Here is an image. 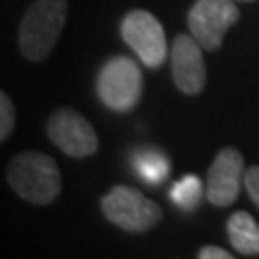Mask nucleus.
Segmentation results:
<instances>
[{"mask_svg": "<svg viewBox=\"0 0 259 259\" xmlns=\"http://www.w3.org/2000/svg\"><path fill=\"white\" fill-rule=\"evenodd\" d=\"M96 93L111 111L127 113L142 96L140 67L127 56H115L102 65L96 79Z\"/></svg>", "mask_w": 259, "mask_h": 259, "instance_id": "20e7f679", "label": "nucleus"}, {"mask_svg": "<svg viewBox=\"0 0 259 259\" xmlns=\"http://www.w3.org/2000/svg\"><path fill=\"white\" fill-rule=\"evenodd\" d=\"M244 185H246V190L253 200V204L259 207V165L250 167L244 173Z\"/></svg>", "mask_w": 259, "mask_h": 259, "instance_id": "4468645a", "label": "nucleus"}, {"mask_svg": "<svg viewBox=\"0 0 259 259\" xmlns=\"http://www.w3.org/2000/svg\"><path fill=\"white\" fill-rule=\"evenodd\" d=\"M204 48L192 35H177L171 47V73L181 93L194 96L205 87Z\"/></svg>", "mask_w": 259, "mask_h": 259, "instance_id": "1a4fd4ad", "label": "nucleus"}, {"mask_svg": "<svg viewBox=\"0 0 259 259\" xmlns=\"http://www.w3.org/2000/svg\"><path fill=\"white\" fill-rule=\"evenodd\" d=\"M48 139L54 142L65 156L83 159L96 154L98 135L94 127L79 111L71 108L56 110L48 119Z\"/></svg>", "mask_w": 259, "mask_h": 259, "instance_id": "0eeeda50", "label": "nucleus"}, {"mask_svg": "<svg viewBox=\"0 0 259 259\" xmlns=\"http://www.w3.org/2000/svg\"><path fill=\"white\" fill-rule=\"evenodd\" d=\"M135 159H137L135 161L137 171H139L144 181H148L152 185H157V183H161V181L167 179L169 163H167L163 154H159L156 150H144Z\"/></svg>", "mask_w": 259, "mask_h": 259, "instance_id": "9b49d317", "label": "nucleus"}, {"mask_svg": "<svg viewBox=\"0 0 259 259\" xmlns=\"http://www.w3.org/2000/svg\"><path fill=\"white\" fill-rule=\"evenodd\" d=\"M242 177H244V157L236 148H223L207 171L205 196L215 207H227L236 202L240 194Z\"/></svg>", "mask_w": 259, "mask_h": 259, "instance_id": "6e6552de", "label": "nucleus"}, {"mask_svg": "<svg viewBox=\"0 0 259 259\" xmlns=\"http://www.w3.org/2000/svg\"><path fill=\"white\" fill-rule=\"evenodd\" d=\"M198 257L200 259H231L232 253L225 251L219 246H204L202 250L198 251Z\"/></svg>", "mask_w": 259, "mask_h": 259, "instance_id": "2eb2a0df", "label": "nucleus"}, {"mask_svg": "<svg viewBox=\"0 0 259 259\" xmlns=\"http://www.w3.org/2000/svg\"><path fill=\"white\" fill-rule=\"evenodd\" d=\"M16 127V110L10 96L4 91L0 93V140H6Z\"/></svg>", "mask_w": 259, "mask_h": 259, "instance_id": "ddd939ff", "label": "nucleus"}, {"mask_svg": "<svg viewBox=\"0 0 259 259\" xmlns=\"http://www.w3.org/2000/svg\"><path fill=\"white\" fill-rule=\"evenodd\" d=\"M227 232L232 248L242 255H259V225L248 211H236L229 217Z\"/></svg>", "mask_w": 259, "mask_h": 259, "instance_id": "9d476101", "label": "nucleus"}, {"mask_svg": "<svg viewBox=\"0 0 259 259\" xmlns=\"http://www.w3.org/2000/svg\"><path fill=\"white\" fill-rule=\"evenodd\" d=\"M121 37L150 69L161 67L167 60V38L161 23L146 10H133L121 21Z\"/></svg>", "mask_w": 259, "mask_h": 259, "instance_id": "423d86ee", "label": "nucleus"}, {"mask_svg": "<svg viewBox=\"0 0 259 259\" xmlns=\"http://www.w3.org/2000/svg\"><path fill=\"white\" fill-rule=\"evenodd\" d=\"M238 19L240 10L232 0H196L188 12V27L204 52H217Z\"/></svg>", "mask_w": 259, "mask_h": 259, "instance_id": "39448f33", "label": "nucleus"}, {"mask_svg": "<svg viewBox=\"0 0 259 259\" xmlns=\"http://www.w3.org/2000/svg\"><path fill=\"white\" fill-rule=\"evenodd\" d=\"M204 194L202 181L196 175H185L171 190V198L183 209H194Z\"/></svg>", "mask_w": 259, "mask_h": 259, "instance_id": "f8f14e48", "label": "nucleus"}, {"mask_svg": "<svg viewBox=\"0 0 259 259\" xmlns=\"http://www.w3.org/2000/svg\"><path fill=\"white\" fill-rule=\"evenodd\" d=\"M67 19V0H35L19 23V50L31 62L45 60L60 38Z\"/></svg>", "mask_w": 259, "mask_h": 259, "instance_id": "f03ea898", "label": "nucleus"}, {"mask_svg": "<svg viewBox=\"0 0 259 259\" xmlns=\"http://www.w3.org/2000/svg\"><path fill=\"white\" fill-rule=\"evenodd\" d=\"M10 186L35 205L52 204L62 192V175L56 161L40 152H23L10 161Z\"/></svg>", "mask_w": 259, "mask_h": 259, "instance_id": "f257e3e1", "label": "nucleus"}, {"mask_svg": "<svg viewBox=\"0 0 259 259\" xmlns=\"http://www.w3.org/2000/svg\"><path fill=\"white\" fill-rule=\"evenodd\" d=\"M102 213L106 219L125 232L152 231L159 225L163 211L161 207L142 194L137 188L131 186H113L100 202Z\"/></svg>", "mask_w": 259, "mask_h": 259, "instance_id": "7ed1b4c3", "label": "nucleus"}]
</instances>
